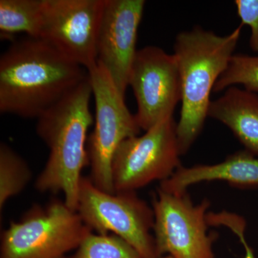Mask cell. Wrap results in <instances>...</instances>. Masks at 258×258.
<instances>
[{
	"instance_id": "obj_1",
	"label": "cell",
	"mask_w": 258,
	"mask_h": 258,
	"mask_svg": "<svg viewBox=\"0 0 258 258\" xmlns=\"http://www.w3.org/2000/svg\"><path fill=\"white\" fill-rule=\"evenodd\" d=\"M88 78L84 68L45 40L27 37L0 57V111L37 119Z\"/></svg>"
},
{
	"instance_id": "obj_2",
	"label": "cell",
	"mask_w": 258,
	"mask_h": 258,
	"mask_svg": "<svg viewBox=\"0 0 258 258\" xmlns=\"http://www.w3.org/2000/svg\"><path fill=\"white\" fill-rule=\"evenodd\" d=\"M89 76L63 99L37 118V136L50 151L46 164L35 180L42 193H62L76 211L83 169L89 165L87 135L93 123ZM77 212V211H76Z\"/></svg>"
},
{
	"instance_id": "obj_3",
	"label": "cell",
	"mask_w": 258,
	"mask_h": 258,
	"mask_svg": "<svg viewBox=\"0 0 258 258\" xmlns=\"http://www.w3.org/2000/svg\"><path fill=\"white\" fill-rule=\"evenodd\" d=\"M241 24L225 36L195 27L178 34L174 46L181 85V108L176 124L181 155L196 141L207 117L210 95L227 69L240 39Z\"/></svg>"
},
{
	"instance_id": "obj_4",
	"label": "cell",
	"mask_w": 258,
	"mask_h": 258,
	"mask_svg": "<svg viewBox=\"0 0 258 258\" xmlns=\"http://www.w3.org/2000/svg\"><path fill=\"white\" fill-rule=\"evenodd\" d=\"M93 230L64 200L34 205L3 231L0 258H67Z\"/></svg>"
},
{
	"instance_id": "obj_5",
	"label": "cell",
	"mask_w": 258,
	"mask_h": 258,
	"mask_svg": "<svg viewBox=\"0 0 258 258\" xmlns=\"http://www.w3.org/2000/svg\"><path fill=\"white\" fill-rule=\"evenodd\" d=\"M76 211L93 232H112L137 249L142 258H160L152 235L154 210L135 191L106 192L90 177L83 176Z\"/></svg>"
},
{
	"instance_id": "obj_6",
	"label": "cell",
	"mask_w": 258,
	"mask_h": 258,
	"mask_svg": "<svg viewBox=\"0 0 258 258\" xmlns=\"http://www.w3.org/2000/svg\"><path fill=\"white\" fill-rule=\"evenodd\" d=\"M87 71L96 103L95 127L87 147L89 177L98 189L114 194L112 163L115 152L125 139L138 136L141 128L105 68L97 62Z\"/></svg>"
},
{
	"instance_id": "obj_7",
	"label": "cell",
	"mask_w": 258,
	"mask_h": 258,
	"mask_svg": "<svg viewBox=\"0 0 258 258\" xmlns=\"http://www.w3.org/2000/svg\"><path fill=\"white\" fill-rule=\"evenodd\" d=\"M176 124L173 116L144 135L123 141L112 163L115 192L136 191L154 181L169 179L181 166Z\"/></svg>"
},
{
	"instance_id": "obj_8",
	"label": "cell",
	"mask_w": 258,
	"mask_h": 258,
	"mask_svg": "<svg viewBox=\"0 0 258 258\" xmlns=\"http://www.w3.org/2000/svg\"><path fill=\"white\" fill-rule=\"evenodd\" d=\"M210 203L195 205L187 193L175 195L158 189L153 200L154 237L159 257L214 258L215 235L208 232Z\"/></svg>"
},
{
	"instance_id": "obj_9",
	"label": "cell",
	"mask_w": 258,
	"mask_h": 258,
	"mask_svg": "<svg viewBox=\"0 0 258 258\" xmlns=\"http://www.w3.org/2000/svg\"><path fill=\"white\" fill-rule=\"evenodd\" d=\"M105 0H44L40 38L88 71L97 64Z\"/></svg>"
},
{
	"instance_id": "obj_10",
	"label": "cell",
	"mask_w": 258,
	"mask_h": 258,
	"mask_svg": "<svg viewBox=\"0 0 258 258\" xmlns=\"http://www.w3.org/2000/svg\"><path fill=\"white\" fill-rule=\"evenodd\" d=\"M128 86L137 100L136 118L147 131L168 117L173 116L181 100V85L174 54L157 46L139 49L134 58Z\"/></svg>"
},
{
	"instance_id": "obj_11",
	"label": "cell",
	"mask_w": 258,
	"mask_h": 258,
	"mask_svg": "<svg viewBox=\"0 0 258 258\" xmlns=\"http://www.w3.org/2000/svg\"><path fill=\"white\" fill-rule=\"evenodd\" d=\"M145 4L144 0H105L97 40V62L108 71L124 97L138 51L137 35Z\"/></svg>"
},
{
	"instance_id": "obj_12",
	"label": "cell",
	"mask_w": 258,
	"mask_h": 258,
	"mask_svg": "<svg viewBox=\"0 0 258 258\" xmlns=\"http://www.w3.org/2000/svg\"><path fill=\"white\" fill-rule=\"evenodd\" d=\"M213 181H226L239 188L258 187V157L247 150L241 151L219 164L181 166L169 179L161 181L159 189L181 195L191 185Z\"/></svg>"
},
{
	"instance_id": "obj_13",
	"label": "cell",
	"mask_w": 258,
	"mask_h": 258,
	"mask_svg": "<svg viewBox=\"0 0 258 258\" xmlns=\"http://www.w3.org/2000/svg\"><path fill=\"white\" fill-rule=\"evenodd\" d=\"M208 117L232 131L246 150L258 157V96L232 86L212 101Z\"/></svg>"
},
{
	"instance_id": "obj_14",
	"label": "cell",
	"mask_w": 258,
	"mask_h": 258,
	"mask_svg": "<svg viewBox=\"0 0 258 258\" xmlns=\"http://www.w3.org/2000/svg\"><path fill=\"white\" fill-rule=\"evenodd\" d=\"M44 0H0V35L9 40L18 33L40 38Z\"/></svg>"
},
{
	"instance_id": "obj_15",
	"label": "cell",
	"mask_w": 258,
	"mask_h": 258,
	"mask_svg": "<svg viewBox=\"0 0 258 258\" xmlns=\"http://www.w3.org/2000/svg\"><path fill=\"white\" fill-rule=\"evenodd\" d=\"M32 178L25 159L6 144H0V211L7 202L21 193Z\"/></svg>"
},
{
	"instance_id": "obj_16",
	"label": "cell",
	"mask_w": 258,
	"mask_h": 258,
	"mask_svg": "<svg viewBox=\"0 0 258 258\" xmlns=\"http://www.w3.org/2000/svg\"><path fill=\"white\" fill-rule=\"evenodd\" d=\"M67 258H142L126 241L113 234L87 236Z\"/></svg>"
},
{
	"instance_id": "obj_17",
	"label": "cell",
	"mask_w": 258,
	"mask_h": 258,
	"mask_svg": "<svg viewBox=\"0 0 258 258\" xmlns=\"http://www.w3.org/2000/svg\"><path fill=\"white\" fill-rule=\"evenodd\" d=\"M236 85H241L249 92L257 94L258 55L234 54L227 69L215 83L213 91L220 92Z\"/></svg>"
},
{
	"instance_id": "obj_18",
	"label": "cell",
	"mask_w": 258,
	"mask_h": 258,
	"mask_svg": "<svg viewBox=\"0 0 258 258\" xmlns=\"http://www.w3.org/2000/svg\"><path fill=\"white\" fill-rule=\"evenodd\" d=\"M208 222L210 225L224 226V227H228L237 236L241 243L243 245L245 249L244 258H255L253 250L249 247L244 236L246 222L243 217L227 212H221L220 213L210 212L208 215Z\"/></svg>"
},
{
	"instance_id": "obj_19",
	"label": "cell",
	"mask_w": 258,
	"mask_h": 258,
	"mask_svg": "<svg viewBox=\"0 0 258 258\" xmlns=\"http://www.w3.org/2000/svg\"><path fill=\"white\" fill-rule=\"evenodd\" d=\"M235 5L241 24L250 28L249 47L258 52V0H236Z\"/></svg>"
},
{
	"instance_id": "obj_20",
	"label": "cell",
	"mask_w": 258,
	"mask_h": 258,
	"mask_svg": "<svg viewBox=\"0 0 258 258\" xmlns=\"http://www.w3.org/2000/svg\"><path fill=\"white\" fill-rule=\"evenodd\" d=\"M160 258H174V257H171V256H170V255H168V256H166V257H161Z\"/></svg>"
}]
</instances>
